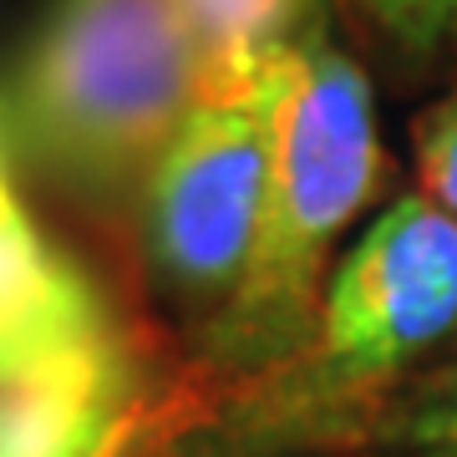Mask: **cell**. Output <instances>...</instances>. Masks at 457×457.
<instances>
[{
	"label": "cell",
	"mask_w": 457,
	"mask_h": 457,
	"mask_svg": "<svg viewBox=\"0 0 457 457\" xmlns=\"http://www.w3.org/2000/svg\"><path fill=\"white\" fill-rule=\"evenodd\" d=\"M270 163V112L260 102L194 107L147 179V254L179 295H234L254 254Z\"/></svg>",
	"instance_id": "obj_4"
},
{
	"label": "cell",
	"mask_w": 457,
	"mask_h": 457,
	"mask_svg": "<svg viewBox=\"0 0 457 457\" xmlns=\"http://www.w3.org/2000/svg\"><path fill=\"white\" fill-rule=\"evenodd\" d=\"M417 173L432 204H442L447 213H457V97H447L442 107L422 117L417 128Z\"/></svg>",
	"instance_id": "obj_9"
},
{
	"label": "cell",
	"mask_w": 457,
	"mask_h": 457,
	"mask_svg": "<svg viewBox=\"0 0 457 457\" xmlns=\"http://www.w3.org/2000/svg\"><path fill=\"white\" fill-rule=\"evenodd\" d=\"M198 56V107L260 102L279 56L315 31V0H179Z\"/></svg>",
	"instance_id": "obj_7"
},
{
	"label": "cell",
	"mask_w": 457,
	"mask_h": 457,
	"mask_svg": "<svg viewBox=\"0 0 457 457\" xmlns=\"http://www.w3.org/2000/svg\"><path fill=\"white\" fill-rule=\"evenodd\" d=\"M112 320L92 279L31 224L0 168V376L87 341Z\"/></svg>",
	"instance_id": "obj_6"
},
{
	"label": "cell",
	"mask_w": 457,
	"mask_h": 457,
	"mask_svg": "<svg viewBox=\"0 0 457 457\" xmlns=\"http://www.w3.org/2000/svg\"><path fill=\"white\" fill-rule=\"evenodd\" d=\"M392 437L417 457H457V366L427 376L396 407Z\"/></svg>",
	"instance_id": "obj_8"
},
{
	"label": "cell",
	"mask_w": 457,
	"mask_h": 457,
	"mask_svg": "<svg viewBox=\"0 0 457 457\" xmlns=\"http://www.w3.org/2000/svg\"><path fill=\"white\" fill-rule=\"evenodd\" d=\"M0 168H5V163H0Z\"/></svg>",
	"instance_id": "obj_11"
},
{
	"label": "cell",
	"mask_w": 457,
	"mask_h": 457,
	"mask_svg": "<svg viewBox=\"0 0 457 457\" xmlns=\"http://www.w3.org/2000/svg\"><path fill=\"white\" fill-rule=\"evenodd\" d=\"M264 112L270 163L260 234L245 279L209 330V361L198 371L213 381L270 371L315 336L320 264L386 168L371 82L320 26L279 56L264 87Z\"/></svg>",
	"instance_id": "obj_1"
},
{
	"label": "cell",
	"mask_w": 457,
	"mask_h": 457,
	"mask_svg": "<svg viewBox=\"0 0 457 457\" xmlns=\"http://www.w3.org/2000/svg\"><path fill=\"white\" fill-rule=\"evenodd\" d=\"M163 392L143 386V356L122 320L0 376V457H128Z\"/></svg>",
	"instance_id": "obj_5"
},
{
	"label": "cell",
	"mask_w": 457,
	"mask_h": 457,
	"mask_svg": "<svg viewBox=\"0 0 457 457\" xmlns=\"http://www.w3.org/2000/svg\"><path fill=\"white\" fill-rule=\"evenodd\" d=\"M457 330V213L396 198L336 264L315 336L270 371L239 376L264 442L361 437L386 392Z\"/></svg>",
	"instance_id": "obj_2"
},
{
	"label": "cell",
	"mask_w": 457,
	"mask_h": 457,
	"mask_svg": "<svg viewBox=\"0 0 457 457\" xmlns=\"http://www.w3.org/2000/svg\"><path fill=\"white\" fill-rule=\"evenodd\" d=\"M198 107V56L179 0H62L21 71L16 122L82 194L153 179Z\"/></svg>",
	"instance_id": "obj_3"
},
{
	"label": "cell",
	"mask_w": 457,
	"mask_h": 457,
	"mask_svg": "<svg viewBox=\"0 0 457 457\" xmlns=\"http://www.w3.org/2000/svg\"><path fill=\"white\" fill-rule=\"evenodd\" d=\"M361 11L392 31L402 46H442V41H457V0H356Z\"/></svg>",
	"instance_id": "obj_10"
}]
</instances>
